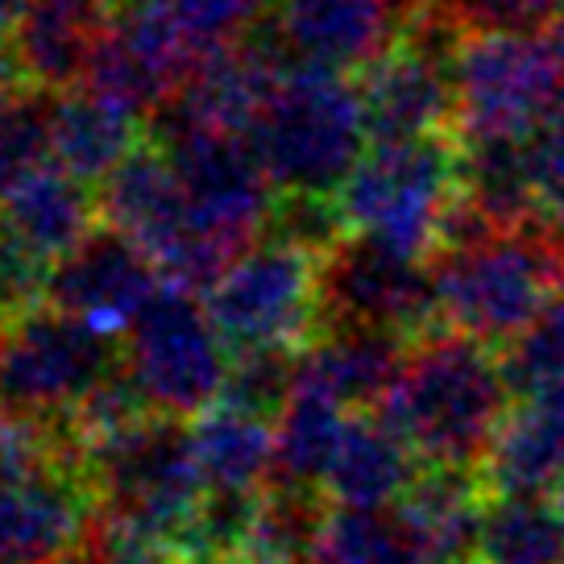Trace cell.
<instances>
[{"label":"cell","mask_w":564,"mask_h":564,"mask_svg":"<svg viewBox=\"0 0 564 564\" xmlns=\"http://www.w3.org/2000/svg\"><path fill=\"white\" fill-rule=\"evenodd\" d=\"M514 378L494 345L432 328L406 345L399 378L373 406L423 465L481 469L514 411Z\"/></svg>","instance_id":"cell-1"},{"label":"cell","mask_w":564,"mask_h":564,"mask_svg":"<svg viewBox=\"0 0 564 564\" xmlns=\"http://www.w3.org/2000/svg\"><path fill=\"white\" fill-rule=\"evenodd\" d=\"M91 448V486L108 511V544L117 564H154L192 535L204 511V469L192 432L171 415H141Z\"/></svg>","instance_id":"cell-2"},{"label":"cell","mask_w":564,"mask_h":564,"mask_svg":"<svg viewBox=\"0 0 564 564\" xmlns=\"http://www.w3.org/2000/svg\"><path fill=\"white\" fill-rule=\"evenodd\" d=\"M441 328L511 349L564 295V246L540 220L490 229L432 258Z\"/></svg>","instance_id":"cell-3"},{"label":"cell","mask_w":564,"mask_h":564,"mask_svg":"<svg viewBox=\"0 0 564 564\" xmlns=\"http://www.w3.org/2000/svg\"><path fill=\"white\" fill-rule=\"evenodd\" d=\"M249 141L282 195H336L370 141L361 88L345 70L286 67L249 124Z\"/></svg>","instance_id":"cell-4"},{"label":"cell","mask_w":564,"mask_h":564,"mask_svg":"<svg viewBox=\"0 0 564 564\" xmlns=\"http://www.w3.org/2000/svg\"><path fill=\"white\" fill-rule=\"evenodd\" d=\"M465 178V141L432 133L420 141L373 145L336 192L345 229L415 258H436L448 208Z\"/></svg>","instance_id":"cell-5"},{"label":"cell","mask_w":564,"mask_h":564,"mask_svg":"<svg viewBox=\"0 0 564 564\" xmlns=\"http://www.w3.org/2000/svg\"><path fill=\"white\" fill-rule=\"evenodd\" d=\"M457 138H535L564 117V54L544 30H477L460 34Z\"/></svg>","instance_id":"cell-6"},{"label":"cell","mask_w":564,"mask_h":564,"mask_svg":"<svg viewBox=\"0 0 564 564\" xmlns=\"http://www.w3.org/2000/svg\"><path fill=\"white\" fill-rule=\"evenodd\" d=\"M124 340V378L154 415L192 420L225 399L229 340L220 336L208 303L187 286H166L141 307Z\"/></svg>","instance_id":"cell-7"},{"label":"cell","mask_w":564,"mask_h":564,"mask_svg":"<svg viewBox=\"0 0 564 564\" xmlns=\"http://www.w3.org/2000/svg\"><path fill=\"white\" fill-rule=\"evenodd\" d=\"M319 253L270 232L208 286V312L232 352L307 349L319 333Z\"/></svg>","instance_id":"cell-8"},{"label":"cell","mask_w":564,"mask_h":564,"mask_svg":"<svg viewBox=\"0 0 564 564\" xmlns=\"http://www.w3.org/2000/svg\"><path fill=\"white\" fill-rule=\"evenodd\" d=\"M112 366V336L58 307H30L0 324V406L25 420L63 423L117 373Z\"/></svg>","instance_id":"cell-9"},{"label":"cell","mask_w":564,"mask_h":564,"mask_svg":"<svg viewBox=\"0 0 564 564\" xmlns=\"http://www.w3.org/2000/svg\"><path fill=\"white\" fill-rule=\"evenodd\" d=\"M324 328H382L403 340L441 328L432 262L345 232L319 262V333Z\"/></svg>","instance_id":"cell-10"},{"label":"cell","mask_w":564,"mask_h":564,"mask_svg":"<svg viewBox=\"0 0 564 564\" xmlns=\"http://www.w3.org/2000/svg\"><path fill=\"white\" fill-rule=\"evenodd\" d=\"M100 212L112 229L133 237L175 286H212V279L232 262L195 229L187 192L178 183L171 154L159 145H141L105 178Z\"/></svg>","instance_id":"cell-11"},{"label":"cell","mask_w":564,"mask_h":564,"mask_svg":"<svg viewBox=\"0 0 564 564\" xmlns=\"http://www.w3.org/2000/svg\"><path fill=\"white\" fill-rule=\"evenodd\" d=\"M166 154L187 192L195 229L220 253L237 258L270 229L279 208L274 199L279 187L246 133H216V129L166 133Z\"/></svg>","instance_id":"cell-12"},{"label":"cell","mask_w":564,"mask_h":564,"mask_svg":"<svg viewBox=\"0 0 564 564\" xmlns=\"http://www.w3.org/2000/svg\"><path fill=\"white\" fill-rule=\"evenodd\" d=\"M457 42L460 30L432 0L406 42H399L382 63L366 70L357 88L373 145L457 133Z\"/></svg>","instance_id":"cell-13"},{"label":"cell","mask_w":564,"mask_h":564,"mask_svg":"<svg viewBox=\"0 0 564 564\" xmlns=\"http://www.w3.org/2000/svg\"><path fill=\"white\" fill-rule=\"evenodd\" d=\"M432 0H274L279 42L300 63L328 70H370L382 63Z\"/></svg>","instance_id":"cell-14"},{"label":"cell","mask_w":564,"mask_h":564,"mask_svg":"<svg viewBox=\"0 0 564 564\" xmlns=\"http://www.w3.org/2000/svg\"><path fill=\"white\" fill-rule=\"evenodd\" d=\"M159 274V262L133 237H124L121 229H100L51 265L46 300L58 312L91 324L96 333L121 336L162 291Z\"/></svg>","instance_id":"cell-15"},{"label":"cell","mask_w":564,"mask_h":564,"mask_svg":"<svg viewBox=\"0 0 564 564\" xmlns=\"http://www.w3.org/2000/svg\"><path fill=\"white\" fill-rule=\"evenodd\" d=\"M204 58L208 54H195L162 21L129 4L117 21L100 25L84 70V88L141 117L150 108L171 105Z\"/></svg>","instance_id":"cell-16"},{"label":"cell","mask_w":564,"mask_h":564,"mask_svg":"<svg viewBox=\"0 0 564 564\" xmlns=\"http://www.w3.org/2000/svg\"><path fill=\"white\" fill-rule=\"evenodd\" d=\"M84 528V490L63 457L0 460V564H42Z\"/></svg>","instance_id":"cell-17"},{"label":"cell","mask_w":564,"mask_h":564,"mask_svg":"<svg viewBox=\"0 0 564 564\" xmlns=\"http://www.w3.org/2000/svg\"><path fill=\"white\" fill-rule=\"evenodd\" d=\"M420 469L423 460L415 457V448L378 411L349 415L324 474V494L349 511H387L390 502H403Z\"/></svg>","instance_id":"cell-18"},{"label":"cell","mask_w":564,"mask_h":564,"mask_svg":"<svg viewBox=\"0 0 564 564\" xmlns=\"http://www.w3.org/2000/svg\"><path fill=\"white\" fill-rule=\"evenodd\" d=\"M490 490H540L564 486V382L523 390L511 420L502 423L481 465Z\"/></svg>","instance_id":"cell-19"},{"label":"cell","mask_w":564,"mask_h":564,"mask_svg":"<svg viewBox=\"0 0 564 564\" xmlns=\"http://www.w3.org/2000/svg\"><path fill=\"white\" fill-rule=\"evenodd\" d=\"M96 232V199L84 178L67 171H37L0 204V237L54 265Z\"/></svg>","instance_id":"cell-20"},{"label":"cell","mask_w":564,"mask_h":564,"mask_svg":"<svg viewBox=\"0 0 564 564\" xmlns=\"http://www.w3.org/2000/svg\"><path fill=\"white\" fill-rule=\"evenodd\" d=\"M133 150H138V112L88 88L75 96H54L51 159L58 162V171L84 183H105Z\"/></svg>","instance_id":"cell-21"},{"label":"cell","mask_w":564,"mask_h":564,"mask_svg":"<svg viewBox=\"0 0 564 564\" xmlns=\"http://www.w3.org/2000/svg\"><path fill=\"white\" fill-rule=\"evenodd\" d=\"M96 34H100V25H96V9L88 4L30 0L18 34H13V63L34 88L63 91L84 79Z\"/></svg>","instance_id":"cell-22"},{"label":"cell","mask_w":564,"mask_h":564,"mask_svg":"<svg viewBox=\"0 0 564 564\" xmlns=\"http://www.w3.org/2000/svg\"><path fill=\"white\" fill-rule=\"evenodd\" d=\"M469 564H564V514L556 494H486Z\"/></svg>","instance_id":"cell-23"},{"label":"cell","mask_w":564,"mask_h":564,"mask_svg":"<svg viewBox=\"0 0 564 564\" xmlns=\"http://www.w3.org/2000/svg\"><path fill=\"white\" fill-rule=\"evenodd\" d=\"M349 415V406L336 403L333 394L307 387V382H291L286 403L274 415V477H279V486H291V490L324 486V474L333 465V453L345 436Z\"/></svg>","instance_id":"cell-24"},{"label":"cell","mask_w":564,"mask_h":564,"mask_svg":"<svg viewBox=\"0 0 564 564\" xmlns=\"http://www.w3.org/2000/svg\"><path fill=\"white\" fill-rule=\"evenodd\" d=\"M192 444L208 490L258 494L265 474H274V427L265 415L220 403L195 415Z\"/></svg>","instance_id":"cell-25"},{"label":"cell","mask_w":564,"mask_h":564,"mask_svg":"<svg viewBox=\"0 0 564 564\" xmlns=\"http://www.w3.org/2000/svg\"><path fill=\"white\" fill-rule=\"evenodd\" d=\"M307 564H441L403 514L349 511L336 507L319 519V531L307 547Z\"/></svg>","instance_id":"cell-26"},{"label":"cell","mask_w":564,"mask_h":564,"mask_svg":"<svg viewBox=\"0 0 564 564\" xmlns=\"http://www.w3.org/2000/svg\"><path fill=\"white\" fill-rule=\"evenodd\" d=\"M54 96L46 88L0 91V204L51 159Z\"/></svg>","instance_id":"cell-27"},{"label":"cell","mask_w":564,"mask_h":564,"mask_svg":"<svg viewBox=\"0 0 564 564\" xmlns=\"http://www.w3.org/2000/svg\"><path fill=\"white\" fill-rule=\"evenodd\" d=\"M133 9L162 21L195 54H216L258 25L265 0H133Z\"/></svg>","instance_id":"cell-28"},{"label":"cell","mask_w":564,"mask_h":564,"mask_svg":"<svg viewBox=\"0 0 564 564\" xmlns=\"http://www.w3.org/2000/svg\"><path fill=\"white\" fill-rule=\"evenodd\" d=\"M303 352V349H300ZM295 349H249L237 352L229 370V387H225V399L220 403H232L241 411H253V415H279L286 394H291V382H295V361H300Z\"/></svg>","instance_id":"cell-29"},{"label":"cell","mask_w":564,"mask_h":564,"mask_svg":"<svg viewBox=\"0 0 564 564\" xmlns=\"http://www.w3.org/2000/svg\"><path fill=\"white\" fill-rule=\"evenodd\" d=\"M507 370L519 390L564 382V295L535 319V328L523 340L507 349Z\"/></svg>","instance_id":"cell-30"},{"label":"cell","mask_w":564,"mask_h":564,"mask_svg":"<svg viewBox=\"0 0 564 564\" xmlns=\"http://www.w3.org/2000/svg\"><path fill=\"white\" fill-rule=\"evenodd\" d=\"M460 34L477 30H544L564 13V0H436Z\"/></svg>","instance_id":"cell-31"},{"label":"cell","mask_w":564,"mask_h":564,"mask_svg":"<svg viewBox=\"0 0 564 564\" xmlns=\"http://www.w3.org/2000/svg\"><path fill=\"white\" fill-rule=\"evenodd\" d=\"M531 187L535 220L564 246V117L531 138Z\"/></svg>","instance_id":"cell-32"},{"label":"cell","mask_w":564,"mask_h":564,"mask_svg":"<svg viewBox=\"0 0 564 564\" xmlns=\"http://www.w3.org/2000/svg\"><path fill=\"white\" fill-rule=\"evenodd\" d=\"M25 9H30V0H0V46L13 42L21 18H25Z\"/></svg>","instance_id":"cell-33"},{"label":"cell","mask_w":564,"mask_h":564,"mask_svg":"<svg viewBox=\"0 0 564 564\" xmlns=\"http://www.w3.org/2000/svg\"><path fill=\"white\" fill-rule=\"evenodd\" d=\"M13 75H21V70H18V63H13V58H4V54H0V91H9V84H13Z\"/></svg>","instance_id":"cell-34"},{"label":"cell","mask_w":564,"mask_h":564,"mask_svg":"<svg viewBox=\"0 0 564 564\" xmlns=\"http://www.w3.org/2000/svg\"><path fill=\"white\" fill-rule=\"evenodd\" d=\"M556 502H561V514H564V486L556 490Z\"/></svg>","instance_id":"cell-35"},{"label":"cell","mask_w":564,"mask_h":564,"mask_svg":"<svg viewBox=\"0 0 564 564\" xmlns=\"http://www.w3.org/2000/svg\"><path fill=\"white\" fill-rule=\"evenodd\" d=\"M79 4H88V9H96V4H105V0H79Z\"/></svg>","instance_id":"cell-36"}]
</instances>
